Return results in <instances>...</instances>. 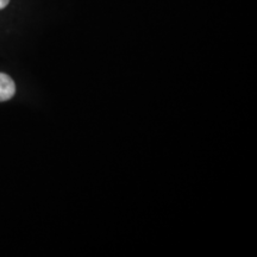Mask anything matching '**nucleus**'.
Returning a JSON list of instances; mask_svg holds the SVG:
<instances>
[{
  "label": "nucleus",
  "mask_w": 257,
  "mask_h": 257,
  "mask_svg": "<svg viewBox=\"0 0 257 257\" xmlns=\"http://www.w3.org/2000/svg\"><path fill=\"white\" fill-rule=\"evenodd\" d=\"M16 93V85L8 74L0 73V102L8 101Z\"/></svg>",
  "instance_id": "f257e3e1"
},
{
  "label": "nucleus",
  "mask_w": 257,
  "mask_h": 257,
  "mask_svg": "<svg viewBox=\"0 0 257 257\" xmlns=\"http://www.w3.org/2000/svg\"><path fill=\"white\" fill-rule=\"evenodd\" d=\"M10 0H0V10L6 8V5L9 4Z\"/></svg>",
  "instance_id": "f03ea898"
}]
</instances>
